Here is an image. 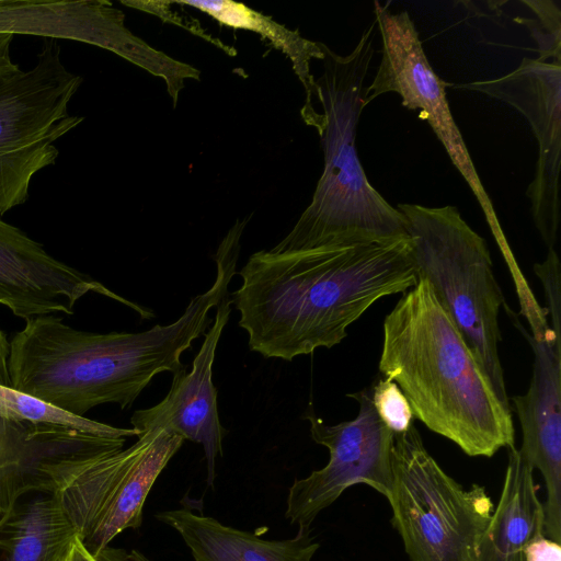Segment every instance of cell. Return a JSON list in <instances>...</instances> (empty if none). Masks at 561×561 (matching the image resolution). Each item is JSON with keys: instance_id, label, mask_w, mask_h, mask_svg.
<instances>
[{"instance_id": "25", "label": "cell", "mask_w": 561, "mask_h": 561, "mask_svg": "<svg viewBox=\"0 0 561 561\" xmlns=\"http://www.w3.org/2000/svg\"><path fill=\"white\" fill-rule=\"evenodd\" d=\"M14 35L0 32V83L21 71L10 56V46Z\"/></svg>"}, {"instance_id": "22", "label": "cell", "mask_w": 561, "mask_h": 561, "mask_svg": "<svg viewBox=\"0 0 561 561\" xmlns=\"http://www.w3.org/2000/svg\"><path fill=\"white\" fill-rule=\"evenodd\" d=\"M371 401L381 421L394 433L413 425V412L399 386L390 378L379 379L370 388Z\"/></svg>"}, {"instance_id": "8", "label": "cell", "mask_w": 561, "mask_h": 561, "mask_svg": "<svg viewBox=\"0 0 561 561\" xmlns=\"http://www.w3.org/2000/svg\"><path fill=\"white\" fill-rule=\"evenodd\" d=\"M359 405L352 421L328 425L309 410L312 439L328 448V463L288 490L285 517L298 528H309L316 517L355 484H366L389 500L393 489L392 445L394 433L381 421L370 389L347 394Z\"/></svg>"}, {"instance_id": "23", "label": "cell", "mask_w": 561, "mask_h": 561, "mask_svg": "<svg viewBox=\"0 0 561 561\" xmlns=\"http://www.w3.org/2000/svg\"><path fill=\"white\" fill-rule=\"evenodd\" d=\"M534 272L540 279L547 301V309L551 317V330L561 340L560 311V261L554 248L548 249V255L541 263L534 265Z\"/></svg>"}, {"instance_id": "3", "label": "cell", "mask_w": 561, "mask_h": 561, "mask_svg": "<svg viewBox=\"0 0 561 561\" xmlns=\"http://www.w3.org/2000/svg\"><path fill=\"white\" fill-rule=\"evenodd\" d=\"M379 370L405 396L414 417L470 457L515 447L512 409L424 278L383 321Z\"/></svg>"}, {"instance_id": "14", "label": "cell", "mask_w": 561, "mask_h": 561, "mask_svg": "<svg viewBox=\"0 0 561 561\" xmlns=\"http://www.w3.org/2000/svg\"><path fill=\"white\" fill-rule=\"evenodd\" d=\"M182 537L194 561H311L320 543L311 529L285 540H265L183 507L156 514Z\"/></svg>"}, {"instance_id": "24", "label": "cell", "mask_w": 561, "mask_h": 561, "mask_svg": "<svg viewBox=\"0 0 561 561\" xmlns=\"http://www.w3.org/2000/svg\"><path fill=\"white\" fill-rule=\"evenodd\" d=\"M526 561H561L560 543L542 536L526 548Z\"/></svg>"}, {"instance_id": "12", "label": "cell", "mask_w": 561, "mask_h": 561, "mask_svg": "<svg viewBox=\"0 0 561 561\" xmlns=\"http://www.w3.org/2000/svg\"><path fill=\"white\" fill-rule=\"evenodd\" d=\"M89 293L141 310L90 275L54 257L42 243L0 218V306L22 319L55 312L72 314L76 304Z\"/></svg>"}, {"instance_id": "2", "label": "cell", "mask_w": 561, "mask_h": 561, "mask_svg": "<svg viewBox=\"0 0 561 561\" xmlns=\"http://www.w3.org/2000/svg\"><path fill=\"white\" fill-rule=\"evenodd\" d=\"M215 261L210 288L168 325L137 333H95L53 314L25 319L10 341L11 387L79 416L104 403L130 408L156 375L184 368L182 353L211 323L209 311L228 294L238 263L227 254Z\"/></svg>"}, {"instance_id": "26", "label": "cell", "mask_w": 561, "mask_h": 561, "mask_svg": "<svg viewBox=\"0 0 561 561\" xmlns=\"http://www.w3.org/2000/svg\"><path fill=\"white\" fill-rule=\"evenodd\" d=\"M99 561H152L138 550L125 552L106 547L98 557Z\"/></svg>"}, {"instance_id": "7", "label": "cell", "mask_w": 561, "mask_h": 561, "mask_svg": "<svg viewBox=\"0 0 561 561\" xmlns=\"http://www.w3.org/2000/svg\"><path fill=\"white\" fill-rule=\"evenodd\" d=\"M36 58L0 83V218L27 202L33 176L56 163L55 142L84 119L68 112L83 79L65 67L58 39L44 38Z\"/></svg>"}, {"instance_id": "9", "label": "cell", "mask_w": 561, "mask_h": 561, "mask_svg": "<svg viewBox=\"0 0 561 561\" xmlns=\"http://www.w3.org/2000/svg\"><path fill=\"white\" fill-rule=\"evenodd\" d=\"M374 7L375 23L382 42L381 59L373 82L365 89L364 108L377 96L394 92L400 95L404 107L421 110L419 117L427 122L443 144L451 162L477 197L497 242L503 243L505 240L492 202L451 115L446 96L449 83L433 70L409 13H391L378 1L374 2Z\"/></svg>"}, {"instance_id": "4", "label": "cell", "mask_w": 561, "mask_h": 561, "mask_svg": "<svg viewBox=\"0 0 561 561\" xmlns=\"http://www.w3.org/2000/svg\"><path fill=\"white\" fill-rule=\"evenodd\" d=\"M374 25L365 30L346 56L321 43L323 73L314 82L322 112L312 127L321 138L324 168L310 205L272 252L408 237L402 215L371 186L355 147L364 110V83L374 56Z\"/></svg>"}, {"instance_id": "11", "label": "cell", "mask_w": 561, "mask_h": 561, "mask_svg": "<svg viewBox=\"0 0 561 561\" xmlns=\"http://www.w3.org/2000/svg\"><path fill=\"white\" fill-rule=\"evenodd\" d=\"M542 310L527 316L533 336L524 332L535 359L528 391L512 398L523 442L519 451L545 482V536L561 543V340Z\"/></svg>"}, {"instance_id": "27", "label": "cell", "mask_w": 561, "mask_h": 561, "mask_svg": "<svg viewBox=\"0 0 561 561\" xmlns=\"http://www.w3.org/2000/svg\"><path fill=\"white\" fill-rule=\"evenodd\" d=\"M10 341L0 329V385L11 387L9 374Z\"/></svg>"}, {"instance_id": "21", "label": "cell", "mask_w": 561, "mask_h": 561, "mask_svg": "<svg viewBox=\"0 0 561 561\" xmlns=\"http://www.w3.org/2000/svg\"><path fill=\"white\" fill-rule=\"evenodd\" d=\"M538 20L515 19L525 24L538 45L540 61L561 64V9L559 1L523 0Z\"/></svg>"}, {"instance_id": "13", "label": "cell", "mask_w": 561, "mask_h": 561, "mask_svg": "<svg viewBox=\"0 0 561 561\" xmlns=\"http://www.w3.org/2000/svg\"><path fill=\"white\" fill-rule=\"evenodd\" d=\"M231 313V299L226 294L219 304L213 325L195 356L192 369L173 374L169 392L158 404L137 410L130 417L138 437L156 428L202 444L205 454L207 485L214 486L216 459L222 456V439L227 431L221 425L217 408V390L213 383V364L224 328Z\"/></svg>"}, {"instance_id": "6", "label": "cell", "mask_w": 561, "mask_h": 561, "mask_svg": "<svg viewBox=\"0 0 561 561\" xmlns=\"http://www.w3.org/2000/svg\"><path fill=\"white\" fill-rule=\"evenodd\" d=\"M391 524L411 561H479L493 503L465 489L426 450L414 425L393 436Z\"/></svg>"}, {"instance_id": "17", "label": "cell", "mask_w": 561, "mask_h": 561, "mask_svg": "<svg viewBox=\"0 0 561 561\" xmlns=\"http://www.w3.org/2000/svg\"><path fill=\"white\" fill-rule=\"evenodd\" d=\"M77 536L49 492H31L0 522V561H65Z\"/></svg>"}, {"instance_id": "15", "label": "cell", "mask_w": 561, "mask_h": 561, "mask_svg": "<svg viewBox=\"0 0 561 561\" xmlns=\"http://www.w3.org/2000/svg\"><path fill=\"white\" fill-rule=\"evenodd\" d=\"M534 470L519 449H508L502 493L483 534L479 561H526V548L545 536Z\"/></svg>"}, {"instance_id": "5", "label": "cell", "mask_w": 561, "mask_h": 561, "mask_svg": "<svg viewBox=\"0 0 561 561\" xmlns=\"http://www.w3.org/2000/svg\"><path fill=\"white\" fill-rule=\"evenodd\" d=\"M417 278L431 285L491 381L511 408L499 356V313L504 296L485 240L462 219L455 206L398 204Z\"/></svg>"}, {"instance_id": "18", "label": "cell", "mask_w": 561, "mask_h": 561, "mask_svg": "<svg viewBox=\"0 0 561 561\" xmlns=\"http://www.w3.org/2000/svg\"><path fill=\"white\" fill-rule=\"evenodd\" d=\"M174 3L193 7L209 14L225 25L250 30L268 39L290 59L296 75L306 89V103L301 110L304 121L311 118L317 113L318 110L313 103L317 90L314 79L310 72V61L312 58L322 60L323 50L321 43L310 42L301 37L297 32L289 31L271 18L255 12L241 3L227 0L176 1Z\"/></svg>"}, {"instance_id": "10", "label": "cell", "mask_w": 561, "mask_h": 561, "mask_svg": "<svg viewBox=\"0 0 561 561\" xmlns=\"http://www.w3.org/2000/svg\"><path fill=\"white\" fill-rule=\"evenodd\" d=\"M455 89L500 100L529 123L538 142V160L526 195L537 230L548 249L553 248L560 222L561 64L524 58L503 77L460 83Z\"/></svg>"}, {"instance_id": "16", "label": "cell", "mask_w": 561, "mask_h": 561, "mask_svg": "<svg viewBox=\"0 0 561 561\" xmlns=\"http://www.w3.org/2000/svg\"><path fill=\"white\" fill-rule=\"evenodd\" d=\"M184 440L165 428L154 430L152 439L129 466L90 534L82 540L94 557L122 531L141 525L144 505L154 481Z\"/></svg>"}, {"instance_id": "28", "label": "cell", "mask_w": 561, "mask_h": 561, "mask_svg": "<svg viewBox=\"0 0 561 561\" xmlns=\"http://www.w3.org/2000/svg\"><path fill=\"white\" fill-rule=\"evenodd\" d=\"M65 561H99V559L85 548L82 540L77 536Z\"/></svg>"}, {"instance_id": "19", "label": "cell", "mask_w": 561, "mask_h": 561, "mask_svg": "<svg viewBox=\"0 0 561 561\" xmlns=\"http://www.w3.org/2000/svg\"><path fill=\"white\" fill-rule=\"evenodd\" d=\"M30 427L0 417V522L23 496L41 491L37 467L44 450Z\"/></svg>"}, {"instance_id": "20", "label": "cell", "mask_w": 561, "mask_h": 561, "mask_svg": "<svg viewBox=\"0 0 561 561\" xmlns=\"http://www.w3.org/2000/svg\"><path fill=\"white\" fill-rule=\"evenodd\" d=\"M0 417L34 425L64 426L105 437H138L137 431L133 427H116L85 416H79L36 397L2 385H0Z\"/></svg>"}, {"instance_id": "1", "label": "cell", "mask_w": 561, "mask_h": 561, "mask_svg": "<svg viewBox=\"0 0 561 561\" xmlns=\"http://www.w3.org/2000/svg\"><path fill=\"white\" fill-rule=\"evenodd\" d=\"M231 304L249 347L293 360L331 348L382 297L405 293L417 275L409 236L396 240L253 253Z\"/></svg>"}]
</instances>
